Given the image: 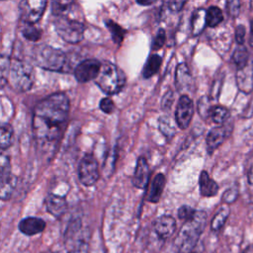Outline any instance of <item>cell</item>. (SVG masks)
I'll list each match as a JSON object with an SVG mask.
<instances>
[{
	"label": "cell",
	"instance_id": "obj_17",
	"mask_svg": "<svg viewBox=\"0 0 253 253\" xmlns=\"http://www.w3.org/2000/svg\"><path fill=\"white\" fill-rule=\"evenodd\" d=\"M191 74L185 63H180L176 68L175 84L179 92H186L191 85Z\"/></svg>",
	"mask_w": 253,
	"mask_h": 253
},
{
	"label": "cell",
	"instance_id": "obj_9",
	"mask_svg": "<svg viewBox=\"0 0 253 253\" xmlns=\"http://www.w3.org/2000/svg\"><path fill=\"white\" fill-rule=\"evenodd\" d=\"M194 115V105L193 101L187 95H181L179 98L176 111H175V121L180 128H187L191 123Z\"/></svg>",
	"mask_w": 253,
	"mask_h": 253
},
{
	"label": "cell",
	"instance_id": "obj_43",
	"mask_svg": "<svg viewBox=\"0 0 253 253\" xmlns=\"http://www.w3.org/2000/svg\"><path fill=\"white\" fill-rule=\"evenodd\" d=\"M249 44L253 47V21L251 22V29H250V37H249Z\"/></svg>",
	"mask_w": 253,
	"mask_h": 253
},
{
	"label": "cell",
	"instance_id": "obj_41",
	"mask_svg": "<svg viewBox=\"0 0 253 253\" xmlns=\"http://www.w3.org/2000/svg\"><path fill=\"white\" fill-rule=\"evenodd\" d=\"M245 39V28L242 25H239L235 30V40L238 44L243 43Z\"/></svg>",
	"mask_w": 253,
	"mask_h": 253
},
{
	"label": "cell",
	"instance_id": "obj_44",
	"mask_svg": "<svg viewBox=\"0 0 253 253\" xmlns=\"http://www.w3.org/2000/svg\"><path fill=\"white\" fill-rule=\"evenodd\" d=\"M136 3L141 6H149L153 3H155V1H136Z\"/></svg>",
	"mask_w": 253,
	"mask_h": 253
},
{
	"label": "cell",
	"instance_id": "obj_39",
	"mask_svg": "<svg viewBox=\"0 0 253 253\" xmlns=\"http://www.w3.org/2000/svg\"><path fill=\"white\" fill-rule=\"evenodd\" d=\"M89 252V247H88V242L86 240H80L74 248L71 250L70 253H88Z\"/></svg>",
	"mask_w": 253,
	"mask_h": 253
},
{
	"label": "cell",
	"instance_id": "obj_2",
	"mask_svg": "<svg viewBox=\"0 0 253 253\" xmlns=\"http://www.w3.org/2000/svg\"><path fill=\"white\" fill-rule=\"evenodd\" d=\"M207 223V213L197 211L195 215L184 222L175 239L179 253H192Z\"/></svg>",
	"mask_w": 253,
	"mask_h": 253
},
{
	"label": "cell",
	"instance_id": "obj_1",
	"mask_svg": "<svg viewBox=\"0 0 253 253\" xmlns=\"http://www.w3.org/2000/svg\"><path fill=\"white\" fill-rule=\"evenodd\" d=\"M69 99L64 93H54L34 108L32 130L41 153L50 158L56 151L69 115Z\"/></svg>",
	"mask_w": 253,
	"mask_h": 253
},
{
	"label": "cell",
	"instance_id": "obj_32",
	"mask_svg": "<svg viewBox=\"0 0 253 253\" xmlns=\"http://www.w3.org/2000/svg\"><path fill=\"white\" fill-rule=\"evenodd\" d=\"M211 106L210 105V100L208 97H202L200 100H199V103H198V111L200 113V115L203 117V118H208L210 117V112L211 110Z\"/></svg>",
	"mask_w": 253,
	"mask_h": 253
},
{
	"label": "cell",
	"instance_id": "obj_33",
	"mask_svg": "<svg viewBox=\"0 0 253 253\" xmlns=\"http://www.w3.org/2000/svg\"><path fill=\"white\" fill-rule=\"evenodd\" d=\"M196 211H195L193 208H191V207H189L187 205H184V206L180 207L179 210H178V217L180 219H183V220L187 221V220L191 219L195 215Z\"/></svg>",
	"mask_w": 253,
	"mask_h": 253
},
{
	"label": "cell",
	"instance_id": "obj_42",
	"mask_svg": "<svg viewBox=\"0 0 253 253\" xmlns=\"http://www.w3.org/2000/svg\"><path fill=\"white\" fill-rule=\"evenodd\" d=\"M247 180H248V183L253 185V166L249 169L248 173H247Z\"/></svg>",
	"mask_w": 253,
	"mask_h": 253
},
{
	"label": "cell",
	"instance_id": "obj_6",
	"mask_svg": "<svg viewBox=\"0 0 253 253\" xmlns=\"http://www.w3.org/2000/svg\"><path fill=\"white\" fill-rule=\"evenodd\" d=\"M54 28L57 35L69 43H77L81 42L84 37V25L81 22L70 19L64 15L55 18Z\"/></svg>",
	"mask_w": 253,
	"mask_h": 253
},
{
	"label": "cell",
	"instance_id": "obj_14",
	"mask_svg": "<svg viewBox=\"0 0 253 253\" xmlns=\"http://www.w3.org/2000/svg\"><path fill=\"white\" fill-rule=\"evenodd\" d=\"M44 205L46 211L55 217H60L67 210V202L65 198L51 193L46 196Z\"/></svg>",
	"mask_w": 253,
	"mask_h": 253
},
{
	"label": "cell",
	"instance_id": "obj_20",
	"mask_svg": "<svg viewBox=\"0 0 253 253\" xmlns=\"http://www.w3.org/2000/svg\"><path fill=\"white\" fill-rule=\"evenodd\" d=\"M207 26V10L196 9L191 18V31L194 36L200 35Z\"/></svg>",
	"mask_w": 253,
	"mask_h": 253
},
{
	"label": "cell",
	"instance_id": "obj_23",
	"mask_svg": "<svg viewBox=\"0 0 253 253\" xmlns=\"http://www.w3.org/2000/svg\"><path fill=\"white\" fill-rule=\"evenodd\" d=\"M229 215V209L226 206L221 207L213 215L211 222V227L213 231H217L219 230L223 224L225 223L227 217Z\"/></svg>",
	"mask_w": 253,
	"mask_h": 253
},
{
	"label": "cell",
	"instance_id": "obj_4",
	"mask_svg": "<svg viewBox=\"0 0 253 253\" xmlns=\"http://www.w3.org/2000/svg\"><path fill=\"white\" fill-rule=\"evenodd\" d=\"M33 58L37 65L49 71L63 72L67 65L66 54L61 49L50 45L37 46Z\"/></svg>",
	"mask_w": 253,
	"mask_h": 253
},
{
	"label": "cell",
	"instance_id": "obj_34",
	"mask_svg": "<svg viewBox=\"0 0 253 253\" xmlns=\"http://www.w3.org/2000/svg\"><path fill=\"white\" fill-rule=\"evenodd\" d=\"M165 42H166V33L163 29H160L158 30L156 36L154 37V40L152 42V48L153 49L161 48L164 45Z\"/></svg>",
	"mask_w": 253,
	"mask_h": 253
},
{
	"label": "cell",
	"instance_id": "obj_38",
	"mask_svg": "<svg viewBox=\"0 0 253 253\" xmlns=\"http://www.w3.org/2000/svg\"><path fill=\"white\" fill-rule=\"evenodd\" d=\"M173 100H174V97H173V93L171 91H168L163 99H162V103H161V106H162V109L164 111H168L171 106H172V103H173Z\"/></svg>",
	"mask_w": 253,
	"mask_h": 253
},
{
	"label": "cell",
	"instance_id": "obj_35",
	"mask_svg": "<svg viewBox=\"0 0 253 253\" xmlns=\"http://www.w3.org/2000/svg\"><path fill=\"white\" fill-rule=\"evenodd\" d=\"M99 107H100L101 111H103L106 114H112L115 110V104L110 98H103L100 101Z\"/></svg>",
	"mask_w": 253,
	"mask_h": 253
},
{
	"label": "cell",
	"instance_id": "obj_24",
	"mask_svg": "<svg viewBox=\"0 0 253 253\" xmlns=\"http://www.w3.org/2000/svg\"><path fill=\"white\" fill-rule=\"evenodd\" d=\"M106 26L110 31V34H111V37H112L114 42L117 44H121L122 42L124 41L126 31L119 24L114 22L113 20H107Z\"/></svg>",
	"mask_w": 253,
	"mask_h": 253
},
{
	"label": "cell",
	"instance_id": "obj_26",
	"mask_svg": "<svg viewBox=\"0 0 253 253\" xmlns=\"http://www.w3.org/2000/svg\"><path fill=\"white\" fill-rule=\"evenodd\" d=\"M13 141V128L9 124H2L1 126V136L0 145L1 150L7 149Z\"/></svg>",
	"mask_w": 253,
	"mask_h": 253
},
{
	"label": "cell",
	"instance_id": "obj_21",
	"mask_svg": "<svg viewBox=\"0 0 253 253\" xmlns=\"http://www.w3.org/2000/svg\"><path fill=\"white\" fill-rule=\"evenodd\" d=\"M16 181L17 179L13 175L0 178V198L2 201H7L11 198L16 187Z\"/></svg>",
	"mask_w": 253,
	"mask_h": 253
},
{
	"label": "cell",
	"instance_id": "obj_22",
	"mask_svg": "<svg viewBox=\"0 0 253 253\" xmlns=\"http://www.w3.org/2000/svg\"><path fill=\"white\" fill-rule=\"evenodd\" d=\"M161 63H162V58L160 55L158 54H151L144 67H143V70H142V75L144 78H149L151 76H153L160 68L161 66Z\"/></svg>",
	"mask_w": 253,
	"mask_h": 253
},
{
	"label": "cell",
	"instance_id": "obj_28",
	"mask_svg": "<svg viewBox=\"0 0 253 253\" xmlns=\"http://www.w3.org/2000/svg\"><path fill=\"white\" fill-rule=\"evenodd\" d=\"M223 20L221 10L216 6H211L207 10V25L215 27Z\"/></svg>",
	"mask_w": 253,
	"mask_h": 253
},
{
	"label": "cell",
	"instance_id": "obj_37",
	"mask_svg": "<svg viewBox=\"0 0 253 253\" xmlns=\"http://www.w3.org/2000/svg\"><path fill=\"white\" fill-rule=\"evenodd\" d=\"M240 2L237 0L234 1H228L226 3V7H227V11L229 13V15L231 17H237L239 15L240 12Z\"/></svg>",
	"mask_w": 253,
	"mask_h": 253
},
{
	"label": "cell",
	"instance_id": "obj_8",
	"mask_svg": "<svg viewBox=\"0 0 253 253\" xmlns=\"http://www.w3.org/2000/svg\"><path fill=\"white\" fill-rule=\"evenodd\" d=\"M46 6L43 0H25L19 5L21 20L24 24L35 25L42 16Z\"/></svg>",
	"mask_w": 253,
	"mask_h": 253
},
{
	"label": "cell",
	"instance_id": "obj_31",
	"mask_svg": "<svg viewBox=\"0 0 253 253\" xmlns=\"http://www.w3.org/2000/svg\"><path fill=\"white\" fill-rule=\"evenodd\" d=\"M72 4H73V2H71V1H52L51 11H52L53 15H55L57 17L60 15H63V13L65 11H67Z\"/></svg>",
	"mask_w": 253,
	"mask_h": 253
},
{
	"label": "cell",
	"instance_id": "obj_25",
	"mask_svg": "<svg viewBox=\"0 0 253 253\" xmlns=\"http://www.w3.org/2000/svg\"><path fill=\"white\" fill-rule=\"evenodd\" d=\"M232 60L235 63V65L238 67V69L246 66L249 63L248 50L244 46H238L233 52Z\"/></svg>",
	"mask_w": 253,
	"mask_h": 253
},
{
	"label": "cell",
	"instance_id": "obj_13",
	"mask_svg": "<svg viewBox=\"0 0 253 253\" xmlns=\"http://www.w3.org/2000/svg\"><path fill=\"white\" fill-rule=\"evenodd\" d=\"M45 228V221L36 216H28L19 222V230L27 235L32 236L42 232Z\"/></svg>",
	"mask_w": 253,
	"mask_h": 253
},
{
	"label": "cell",
	"instance_id": "obj_29",
	"mask_svg": "<svg viewBox=\"0 0 253 253\" xmlns=\"http://www.w3.org/2000/svg\"><path fill=\"white\" fill-rule=\"evenodd\" d=\"M22 34L25 39L32 42H37L42 37V31L39 28H37L35 25H31V24H24Z\"/></svg>",
	"mask_w": 253,
	"mask_h": 253
},
{
	"label": "cell",
	"instance_id": "obj_40",
	"mask_svg": "<svg viewBox=\"0 0 253 253\" xmlns=\"http://www.w3.org/2000/svg\"><path fill=\"white\" fill-rule=\"evenodd\" d=\"M186 3H187L186 1H170V2H167V6L171 11L179 12L183 9Z\"/></svg>",
	"mask_w": 253,
	"mask_h": 253
},
{
	"label": "cell",
	"instance_id": "obj_7",
	"mask_svg": "<svg viewBox=\"0 0 253 253\" xmlns=\"http://www.w3.org/2000/svg\"><path fill=\"white\" fill-rule=\"evenodd\" d=\"M100 176L98 161L92 154H86L78 165V178L84 186L94 185Z\"/></svg>",
	"mask_w": 253,
	"mask_h": 253
},
{
	"label": "cell",
	"instance_id": "obj_18",
	"mask_svg": "<svg viewBox=\"0 0 253 253\" xmlns=\"http://www.w3.org/2000/svg\"><path fill=\"white\" fill-rule=\"evenodd\" d=\"M200 192L203 197H213L217 194L218 186L206 171H202L199 178Z\"/></svg>",
	"mask_w": 253,
	"mask_h": 253
},
{
	"label": "cell",
	"instance_id": "obj_11",
	"mask_svg": "<svg viewBox=\"0 0 253 253\" xmlns=\"http://www.w3.org/2000/svg\"><path fill=\"white\" fill-rule=\"evenodd\" d=\"M176 220L171 215H161L153 222V230L161 239H167L175 232Z\"/></svg>",
	"mask_w": 253,
	"mask_h": 253
},
{
	"label": "cell",
	"instance_id": "obj_27",
	"mask_svg": "<svg viewBox=\"0 0 253 253\" xmlns=\"http://www.w3.org/2000/svg\"><path fill=\"white\" fill-rule=\"evenodd\" d=\"M229 117V112L222 106H213L210 112V118L215 124H223Z\"/></svg>",
	"mask_w": 253,
	"mask_h": 253
},
{
	"label": "cell",
	"instance_id": "obj_36",
	"mask_svg": "<svg viewBox=\"0 0 253 253\" xmlns=\"http://www.w3.org/2000/svg\"><path fill=\"white\" fill-rule=\"evenodd\" d=\"M237 196H238L237 189L236 188H230V189L226 190L223 193L222 201L224 203H226V204H231V203H233L237 199Z\"/></svg>",
	"mask_w": 253,
	"mask_h": 253
},
{
	"label": "cell",
	"instance_id": "obj_46",
	"mask_svg": "<svg viewBox=\"0 0 253 253\" xmlns=\"http://www.w3.org/2000/svg\"><path fill=\"white\" fill-rule=\"evenodd\" d=\"M46 253H61V252H46Z\"/></svg>",
	"mask_w": 253,
	"mask_h": 253
},
{
	"label": "cell",
	"instance_id": "obj_5",
	"mask_svg": "<svg viewBox=\"0 0 253 253\" xmlns=\"http://www.w3.org/2000/svg\"><path fill=\"white\" fill-rule=\"evenodd\" d=\"M8 76L12 87L20 92L30 90L35 78L33 66L21 59H14L12 61Z\"/></svg>",
	"mask_w": 253,
	"mask_h": 253
},
{
	"label": "cell",
	"instance_id": "obj_12",
	"mask_svg": "<svg viewBox=\"0 0 253 253\" xmlns=\"http://www.w3.org/2000/svg\"><path fill=\"white\" fill-rule=\"evenodd\" d=\"M150 170L148 163L144 157H139L132 176V184L138 189H144L149 182Z\"/></svg>",
	"mask_w": 253,
	"mask_h": 253
},
{
	"label": "cell",
	"instance_id": "obj_15",
	"mask_svg": "<svg viewBox=\"0 0 253 253\" xmlns=\"http://www.w3.org/2000/svg\"><path fill=\"white\" fill-rule=\"evenodd\" d=\"M229 128L227 126H219L211 128L207 135V148L209 152L216 149L228 136Z\"/></svg>",
	"mask_w": 253,
	"mask_h": 253
},
{
	"label": "cell",
	"instance_id": "obj_45",
	"mask_svg": "<svg viewBox=\"0 0 253 253\" xmlns=\"http://www.w3.org/2000/svg\"><path fill=\"white\" fill-rule=\"evenodd\" d=\"M243 253H253V245L248 246V247L243 251Z\"/></svg>",
	"mask_w": 253,
	"mask_h": 253
},
{
	"label": "cell",
	"instance_id": "obj_30",
	"mask_svg": "<svg viewBox=\"0 0 253 253\" xmlns=\"http://www.w3.org/2000/svg\"><path fill=\"white\" fill-rule=\"evenodd\" d=\"M158 126L160 131L167 137H171L175 133V128L173 127L168 117H161L158 121Z\"/></svg>",
	"mask_w": 253,
	"mask_h": 253
},
{
	"label": "cell",
	"instance_id": "obj_10",
	"mask_svg": "<svg viewBox=\"0 0 253 253\" xmlns=\"http://www.w3.org/2000/svg\"><path fill=\"white\" fill-rule=\"evenodd\" d=\"M102 63L97 59H85L81 61L74 69V75L78 82L85 83L95 80L100 72Z\"/></svg>",
	"mask_w": 253,
	"mask_h": 253
},
{
	"label": "cell",
	"instance_id": "obj_16",
	"mask_svg": "<svg viewBox=\"0 0 253 253\" xmlns=\"http://www.w3.org/2000/svg\"><path fill=\"white\" fill-rule=\"evenodd\" d=\"M236 84L243 93L248 94L253 90V65L251 63L237 70Z\"/></svg>",
	"mask_w": 253,
	"mask_h": 253
},
{
	"label": "cell",
	"instance_id": "obj_47",
	"mask_svg": "<svg viewBox=\"0 0 253 253\" xmlns=\"http://www.w3.org/2000/svg\"><path fill=\"white\" fill-rule=\"evenodd\" d=\"M251 5H252V8H253V2H252V3H251Z\"/></svg>",
	"mask_w": 253,
	"mask_h": 253
},
{
	"label": "cell",
	"instance_id": "obj_19",
	"mask_svg": "<svg viewBox=\"0 0 253 253\" xmlns=\"http://www.w3.org/2000/svg\"><path fill=\"white\" fill-rule=\"evenodd\" d=\"M165 183H166V179L162 173H159L154 177V179L151 182L150 190H149L148 196H147L148 202L157 203L159 201V199L162 195L163 189L165 187Z\"/></svg>",
	"mask_w": 253,
	"mask_h": 253
},
{
	"label": "cell",
	"instance_id": "obj_3",
	"mask_svg": "<svg viewBox=\"0 0 253 253\" xmlns=\"http://www.w3.org/2000/svg\"><path fill=\"white\" fill-rule=\"evenodd\" d=\"M126 80V75L120 67L112 62L105 61L102 63L95 83L104 93L115 95L124 88Z\"/></svg>",
	"mask_w": 253,
	"mask_h": 253
}]
</instances>
